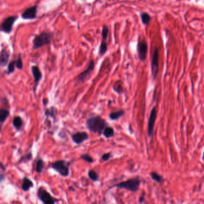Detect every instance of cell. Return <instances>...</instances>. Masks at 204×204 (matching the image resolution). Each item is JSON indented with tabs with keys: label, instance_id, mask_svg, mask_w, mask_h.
<instances>
[{
	"label": "cell",
	"instance_id": "30bf717a",
	"mask_svg": "<svg viewBox=\"0 0 204 204\" xmlns=\"http://www.w3.org/2000/svg\"><path fill=\"white\" fill-rule=\"evenodd\" d=\"M31 72H32V76L34 77V87H33V92H34V94L35 95V92L37 90V87L38 86L40 82L42 79V72L40 70V68L37 65H32L31 67Z\"/></svg>",
	"mask_w": 204,
	"mask_h": 204
},
{
	"label": "cell",
	"instance_id": "f546056e",
	"mask_svg": "<svg viewBox=\"0 0 204 204\" xmlns=\"http://www.w3.org/2000/svg\"><path fill=\"white\" fill-rule=\"evenodd\" d=\"M81 159H82L83 161H85V162H87V163H92L94 162L93 158L92 157L91 155L87 154V153L81 155Z\"/></svg>",
	"mask_w": 204,
	"mask_h": 204
},
{
	"label": "cell",
	"instance_id": "8fae6325",
	"mask_svg": "<svg viewBox=\"0 0 204 204\" xmlns=\"http://www.w3.org/2000/svg\"><path fill=\"white\" fill-rule=\"evenodd\" d=\"M137 48H138V55L140 60L141 61H145L147 55V43L144 40L138 42Z\"/></svg>",
	"mask_w": 204,
	"mask_h": 204
},
{
	"label": "cell",
	"instance_id": "4fadbf2b",
	"mask_svg": "<svg viewBox=\"0 0 204 204\" xmlns=\"http://www.w3.org/2000/svg\"><path fill=\"white\" fill-rule=\"evenodd\" d=\"M37 6H34L27 8L21 14L22 19L25 20H32L37 17Z\"/></svg>",
	"mask_w": 204,
	"mask_h": 204
},
{
	"label": "cell",
	"instance_id": "8992f818",
	"mask_svg": "<svg viewBox=\"0 0 204 204\" xmlns=\"http://www.w3.org/2000/svg\"><path fill=\"white\" fill-rule=\"evenodd\" d=\"M17 18V16H10L4 18L1 24V31L6 34H10L13 30L14 22Z\"/></svg>",
	"mask_w": 204,
	"mask_h": 204
},
{
	"label": "cell",
	"instance_id": "9a60e30c",
	"mask_svg": "<svg viewBox=\"0 0 204 204\" xmlns=\"http://www.w3.org/2000/svg\"><path fill=\"white\" fill-rule=\"evenodd\" d=\"M34 187L33 182L27 177H25L22 179V189L24 192H28L31 188Z\"/></svg>",
	"mask_w": 204,
	"mask_h": 204
},
{
	"label": "cell",
	"instance_id": "4dcf8cb0",
	"mask_svg": "<svg viewBox=\"0 0 204 204\" xmlns=\"http://www.w3.org/2000/svg\"><path fill=\"white\" fill-rule=\"evenodd\" d=\"M112 157V153L110 152H108V153H106L102 155V157H101V160L102 161H108L111 157Z\"/></svg>",
	"mask_w": 204,
	"mask_h": 204
},
{
	"label": "cell",
	"instance_id": "44dd1931",
	"mask_svg": "<svg viewBox=\"0 0 204 204\" xmlns=\"http://www.w3.org/2000/svg\"><path fill=\"white\" fill-rule=\"evenodd\" d=\"M102 134L106 138H112L114 136V130L112 127L107 126L104 129Z\"/></svg>",
	"mask_w": 204,
	"mask_h": 204
},
{
	"label": "cell",
	"instance_id": "d6a6232c",
	"mask_svg": "<svg viewBox=\"0 0 204 204\" xmlns=\"http://www.w3.org/2000/svg\"><path fill=\"white\" fill-rule=\"evenodd\" d=\"M144 201H145V195L142 194L140 197V199H139V202L140 203H143L144 202Z\"/></svg>",
	"mask_w": 204,
	"mask_h": 204
},
{
	"label": "cell",
	"instance_id": "ac0fdd59",
	"mask_svg": "<svg viewBox=\"0 0 204 204\" xmlns=\"http://www.w3.org/2000/svg\"><path fill=\"white\" fill-rule=\"evenodd\" d=\"M57 114V110L54 107H51L49 108H47L44 111V115L47 118L52 117V119H55Z\"/></svg>",
	"mask_w": 204,
	"mask_h": 204
},
{
	"label": "cell",
	"instance_id": "2e32d148",
	"mask_svg": "<svg viewBox=\"0 0 204 204\" xmlns=\"http://www.w3.org/2000/svg\"><path fill=\"white\" fill-rule=\"evenodd\" d=\"M23 124V121L21 117L16 116L13 119V125L16 131H20Z\"/></svg>",
	"mask_w": 204,
	"mask_h": 204
},
{
	"label": "cell",
	"instance_id": "6da1fadb",
	"mask_svg": "<svg viewBox=\"0 0 204 204\" xmlns=\"http://www.w3.org/2000/svg\"><path fill=\"white\" fill-rule=\"evenodd\" d=\"M86 126L89 131L101 135L103 133L104 129L108 126V124L103 118L96 115L86 120Z\"/></svg>",
	"mask_w": 204,
	"mask_h": 204
},
{
	"label": "cell",
	"instance_id": "d6986e66",
	"mask_svg": "<svg viewBox=\"0 0 204 204\" xmlns=\"http://www.w3.org/2000/svg\"><path fill=\"white\" fill-rule=\"evenodd\" d=\"M125 113V112L123 110H120L116 112H114L110 113L109 115V118L112 120H117L119 119L121 117H122Z\"/></svg>",
	"mask_w": 204,
	"mask_h": 204
},
{
	"label": "cell",
	"instance_id": "484cf974",
	"mask_svg": "<svg viewBox=\"0 0 204 204\" xmlns=\"http://www.w3.org/2000/svg\"><path fill=\"white\" fill-rule=\"evenodd\" d=\"M15 67H16V60H13V61H10L8 64V67H7V74H11L13 73L15 70Z\"/></svg>",
	"mask_w": 204,
	"mask_h": 204
},
{
	"label": "cell",
	"instance_id": "d4e9b609",
	"mask_svg": "<svg viewBox=\"0 0 204 204\" xmlns=\"http://www.w3.org/2000/svg\"><path fill=\"white\" fill-rule=\"evenodd\" d=\"M87 175L89 178L92 181L96 182L97 181H98L99 178V176L98 174L97 173V171H95L93 169H90L88 171Z\"/></svg>",
	"mask_w": 204,
	"mask_h": 204
},
{
	"label": "cell",
	"instance_id": "4316f807",
	"mask_svg": "<svg viewBox=\"0 0 204 204\" xmlns=\"http://www.w3.org/2000/svg\"><path fill=\"white\" fill-rule=\"evenodd\" d=\"M32 158V154L31 152H29L27 154L22 156L21 159L19 160V163H27L29 162Z\"/></svg>",
	"mask_w": 204,
	"mask_h": 204
},
{
	"label": "cell",
	"instance_id": "7a4b0ae2",
	"mask_svg": "<svg viewBox=\"0 0 204 204\" xmlns=\"http://www.w3.org/2000/svg\"><path fill=\"white\" fill-rule=\"evenodd\" d=\"M140 184H141V180H140L138 177H137L132 178H129L127 180V181L122 182L116 184H114L109 188V189H112L113 187H116L118 189H126L133 193H136L139 190Z\"/></svg>",
	"mask_w": 204,
	"mask_h": 204
},
{
	"label": "cell",
	"instance_id": "e575fe53",
	"mask_svg": "<svg viewBox=\"0 0 204 204\" xmlns=\"http://www.w3.org/2000/svg\"><path fill=\"white\" fill-rule=\"evenodd\" d=\"M203 159H204V154H203Z\"/></svg>",
	"mask_w": 204,
	"mask_h": 204
},
{
	"label": "cell",
	"instance_id": "7402d4cb",
	"mask_svg": "<svg viewBox=\"0 0 204 204\" xmlns=\"http://www.w3.org/2000/svg\"><path fill=\"white\" fill-rule=\"evenodd\" d=\"M150 177L153 181H155L157 183H162L165 181L163 177L161 175L159 174L157 172L155 171L152 172L150 173Z\"/></svg>",
	"mask_w": 204,
	"mask_h": 204
},
{
	"label": "cell",
	"instance_id": "ffe728a7",
	"mask_svg": "<svg viewBox=\"0 0 204 204\" xmlns=\"http://www.w3.org/2000/svg\"><path fill=\"white\" fill-rule=\"evenodd\" d=\"M44 168V162L41 157H39L37 162L35 165V171L38 174H42Z\"/></svg>",
	"mask_w": 204,
	"mask_h": 204
},
{
	"label": "cell",
	"instance_id": "1f68e13d",
	"mask_svg": "<svg viewBox=\"0 0 204 204\" xmlns=\"http://www.w3.org/2000/svg\"><path fill=\"white\" fill-rule=\"evenodd\" d=\"M113 89H114V91L118 93H122L123 92V87H122V86L121 85H118L117 87L114 85V87H113Z\"/></svg>",
	"mask_w": 204,
	"mask_h": 204
},
{
	"label": "cell",
	"instance_id": "e0dca14e",
	"mask_svg": "<svg viewBox=\"0 0 204 204\" xmlns=\"http://www.w3.org/2000/svg\"><path fill=\"white\" fill-rule=\"evenodd\" d=\"M9 116H10V111L8 109H6V108L0 109V123L1 126L6 122V120H7Z\"/></svg>",
	"mask_w": 204,
	"mask_h": 204
},
{
	"label": "cell",
	"instance_id": "277c9868",
	"mask_svg": "<svg viewBox=\"0 0 204 204\" xmlns=\"http://www.w3.org/2000/svg\"><path fill=\"white\" fill-rule=\"evenodd\" d=\"M71 162L65 160H58L51 164V167L55 169L63 177H67L70 175V166Z\"/></svg>",
	"mask_w": 204,
	"mask_h": 204
},
{
	"label": "cell",
	"instance_id": "52a82bcc",
	"mask_svg": "<svg viewBox=\"0 0 204 204\" xmlns=\"http://www.w3.org/2000/svg\"><path fill=\"white\" fill-rule=\"evenodd\" d=\"M159 49L156 48L151 61V72L153 80H155L159 73Z\"/></svg>",
	"mask_w": 204,
	"mask_h": 204
},
{
	"label": "cell",
	"instance_id": "cb8c5ba5",
	"mask_svg": "<svg viewBox=\"0 0 204 204\" xmlns=\"http://www.w3.org/2000/svg\"><path fill=\"white\" fill-rule=\"evenodd\" d=\"M141 21L144 25H148L151 21V16L147 12H142L140 14Z\"/></svg>",
	"mask_w": 204,
	"mask_h": 204
},
{
	"label": "cell",
	"instance_id": "f1b7e54d",
	"mask_svg": "<svg viewBox=\"0 0 204 204\" xmlns=\"http://www.w3.org/2000/svg\"><path fill=\"white\" fill-rule=\"evenodd\" d=\"M16 67L18 70H22L23 69V61H22L21 54H19L18 55L17 59L16 60Z\"/></svg>",
	"mask_w": 204,
	"mask_h": 204
},
{
	"label": "cell",
	"instance_id": "3957f363",
	"mask_svg": "<svg viewBox=\"0 0 204 204\" xmlns=\"http://www.w3.org/2000/svg\"><path fill=\"white\" fill-rule=\"evenodd\" d=\"M53 38V34L49 31H43L36 35L32 41V49H38L50 44Z\"/></svg>",
	"mask_w": 204,
	"mask_h": 204
},
{
	"label": "cell",
	"instance_id": "5b68a950",
	"mask_svg": "<svg viewBox=\"0 0 204 204\" xmlns=\"http://www.w3.org/2000/svg\"><path fill=\"white\" fill-rule=\"evenodd\" d=\"M37 197L43 204H54L60 201V199L53 197L49 192L42 186H40L37 190Z\"/></svg>",
	"mask_w": 204,
	"mask_h": 204
},
{
	"label": "cell",
	"instance_id": "603a6c76",
	"mask_svg": "<svg viewBox=\"0 0 204 204\" xmlns=\"http://www.w3.org/2000/svg\"><path fill=\"white\" fill-rule=\"evenodd\" d=\"M108 50V45L106 42V40H102L101 42V44L99 48V55L100 56H103L106 54L107 51Z\"/></svg>",
	"mask_w": 204,
	"mask_h": 204
},
{
	"label": "cell",
	"instance_id": "5bb4252c",
	"mask_svg": "<svg viewBox=\"0 0 204 204\" xmlns=\"http://www.w3.org/2000/svg\"><path fill=\"white\" fill-rule=\"evenodd\" d=\"M10 58V53L7 50L2 49L1 51V57H0V65L1 67L6 66L8 63Z\"/></svg>",
	"mask_w": 204,
	"mask_h": 204
},
{
	"label": "cell",
	"instance_id": "83f0119b",
	"mask_svg": "<svg viewBox=\"0 0 204 204\" xmlns=\"http://www.w3.org/2000/svg\"><path fill=\"white\" fill-rule=\"evenodd\" d=\"M108 34H109V29L108 27L104 25L102 27V32H101V35H102V38L103 40H107L108 37Z\"/></svg>",
	"mask_w": 204,
	"mask_h": 204
},
{
	"label": "cell",
	"instance_id": "836d02e7",
	"mask_svg": "<svg viewBox=\"0 0 204 204\" xmlns=\"http://www.w3.org/2000/svg\"><path fill=\"white\" fill-rule=\"evenodd\" d=\"M49 102V100L45 98L43 99L42 100V103H43V105L44 106H46Z\"/></svg>",
	"mask_w": 204,
	"mask_h": 204
},
{
	"label": "cell",
	"instance_id": "ba28073f",
	"mask_svg": "<svg viewBox=\"0 0 204 204\" xmlns=\"http://www.w3.org/2000/svg\"><path fill=\"white\" fill-rule=\"evenodd\" d=\"M95 67V62L92 59L89 61V63L87 67L86 68V69L85 71H83V72H82L81 73H80L77 76L76 78H77V81L78 82L84 83L85 82H86V80H87V79L91 76L93 71L94 70Z\"/></svg>",
	"mask_w": 204,
	"mask_h": 204
},
{
	"label": "cell",
	"instance_id": "7c38bea8",
	"mask_svg": "<svg viewBox=\"0 0 204 204\" xmlns=\"http://www.w3.org/2000/svg\"><path fill=\"white\" fill-rule=\"evenodd\" d=\"M71 138L75 144L79 145L89 139V135L85 131H79L72 134Z\"/></svg>",
	"mask_w": 204,
	"mask_h": 204
},
{
	"label": "cell",
	"instance_id": "9c48e42d",
	"mask_svg": "<svg viewBox=\"0 0 204 204\" xmlns=\"http://www.w3.org/2000/svg\"><path fill=\"white\" fill-rule=\"evenodd\" d=\"M157 109L156 107H154L150 114V117L148 121L147 134L149 137L152 138L154 134V127H155V122L157 118Z\"/></svg>",
	"mask_w": 204,
	"mask_h": 204
}]
</instances>
